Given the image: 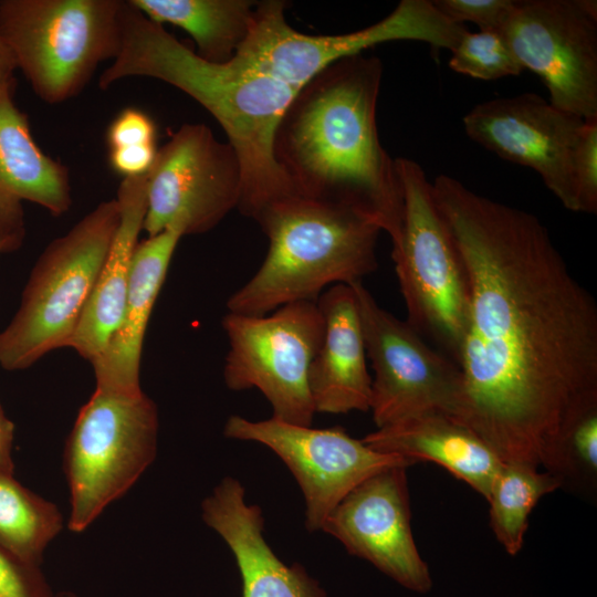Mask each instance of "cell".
Instances as JSON below:
<instances>
[{"mask_svg":"<svg viewBox=\"0 0 597 597\" xmlns=\"http://www.w3.org/2000/svg\"><path fill=\"white\" fill-rule=\"evenodd\" d=\"M434 8L449 21L471 22L479 31L499 32L514 9V0H432Z\"/></svg>","mask_w":597,"mask_h":597,"instance_id":"29","label":"cell"},{"mask_svg":"<svg viewBox=\"0 0 597 597\" xmlns=\"http://www.w3.org/2000/svg\"><path fill=\"white\" fill-rule=\"evenodd\" d=\"M561 488L593 495L597 485V411L579 418L566 433L549 471Z\"/></svg>","mask_w":597,"mask_h":597,"instance_id":"26","label":"cell"},{"mask_svg":"<svg viewBox=\"0 0 597 597\" xmlns=\"http://www.w3.org/2000/svg\"><path fill=\"white\" fill-rule=\"evenodd\" d=\"M14 439V425L6 416L0 404V471L13 473L14 464L12 448Z\"/></svg>","mask_w":597,"mask_h":597,"instance_id":"33","label":"cell"},{"mask_svg":"<svg viewBox=\"0 0 597 597\" xmlns=\"http://www.w3.org/2000/svg\"><path fill=\"white\" fill-rule=\"evenodd\" d=\"M407 469L388 468L363 481L331 511L321 530L404 587L427 593L432 579L411 532Z\"/></svg>","mask_w":597,"mask_h":597,"instance_id":"16","label":"cell"},{"mask_svg":"<svg viewBox=\"0 0 597 597\" xmlns=\"http://www.w3.org/2000/svg\"><path fill=\"white\" fill-rule=\"evenodd\" d=\"M324 335L308 373L316 412L369 410L371 377L357 298L350 284H335L318 297Z\"/></svg>","mask_w":597,"mask_h":597,"instance_id":"19","label":"cell"},{"mask_svg":"<svg viewBox=\"0 0 597 597\" xmlns=\"http://www.w3.org/2000/svg\"><path fill=\"white\" fill-rule=\"evenodd\" d=\"M584 122L535 93L479 103L463 117L472 140L505 160L532 168L574 212V155Z\"/></svg>","mask_w":597,"mask_h":597,"instance_id":"15","label":"cell"},{"mask_svg":"<svg viewBox=\"0 0 597 597\" xmlns=\"http://www.w3.org/2000/svg\"><path fill=\"white\" fill-rule=\"evenodd\" d=\"M182 237L176 229H166L138 242L119 325L104 352L91 362L97 389L122 395L143 392L139 367L144 337L170 261Z\"/></svg>","mask_w":597,"mask_h":597,"instance_id":"20","label":"cell"},{"mask_svg":"<svg viewBox=\"0 0 597 597\" xmlns=\"http://www.w3.org/2000/svg\"><path fill=\"white\" fill-rule=\"evenodd\" d=\"M431 188L470 290L454 418L502 462L549 472L597 411V304L535 214L448 175Z\"/></svg>","mask_w":597,"mask_h":597,"instance_id":"1","label":"cell"},{"mask_svg":"<svg viewBox=\"0 0 597 597\" xmlns=\"http://www.w3.org/2000/svg\"><path fill=\"white\" fill-rule=\"evenodd\" d=\"M54 597H77V596L71 591H62V593L56 594Z\"/></svg>","mask_w":597,"mask_h":597,"instance_id":"36","label":"cell"},{"mask_svg":"<svg viewBox=\"0 0 597 597\" xmlns=\"http://www.w3.org/2000/svg\"><path fill=\"white\" fill-rule=\"evenodd\" d=\"M157 436V407L144 392L95 389L81 408L64 449L71 531H85L130 489L154 461Z\"/></svg>","mask_w":597,"mask_h":597,"instance_id":"8","label":"cell"},{"mask_svg":"<svg viewBox=\"0 0 597 597\" xmlns=\"http://www.w3.org/2000/svg\"><path fill=\"white\" fill-rule=\"evenodd\" d=\"M15 70L17 64L13 54L0 35V87L14 81L13 73Z\"/></svg>","mask_w":597,"mask_h":597,"instance_id":"34","label":"cell"},{"mask_svg":"<svg viewBox=\"0 0 597 597\" xmlns=\"http://www.w3.org/2000/svg\"><path fill=\"white\" fill-rule=\"evenodd\" d=\"M350 285L374 369L369 410L377 428L431 410L454 417L462 388L459 366L383 308L362 281Z\"/></svg>","mask_w":597,"mask_h":597,"instance_id":"12","label":"cell"},{"mask_svg":"<svg viewBox=\"0 0 597 597\" xmlns=\"http://www.w3.org/2000/svg\"><path fill=\"white\" fill-rule=\"evenodd\" d=\"M561 486L559 480L545 470L503 462L486 501L491 528L506 553L514 556L523 548L533 509L543 496Z\"/></svg>","mask_w":597,"mask_h":597,"instance_id":"24","label":"cell"},{"mask_svg":"<svg viewBox=\"0 0 597 597\" xmlns=\"http://www.w3.org/2000/svg\"><path fill=\"white\" fill-rule=\"evenodd\" d=\"M153 118L137 108L123 109L109 124L106 140L109 149L156 144Z\"/></svg>","mask_w":597,"mask_h":597,"instance_id":"31","label":"cell"},{"mask_svg":"<svg viewBox=\"0 0 597 597\" xmlns=\"http://www.w3.org/2000/svg\"><path fill=\"white\" fill-rule=\"evenodd\" d=\"M157 149L156 144L109 149L111 168L124 178L147 175L155 161Z\"/></svg>","mask_w":597,"mask_h":597,"instance_id":"32","label":"cell"},{"mask_svg":"<svg viewBox=\"0 0 597 597\" xmlns=\"http://www.w3.org/2000/svg\"><path fill=\"white\" fill-rule=\"evenodd\" d=\"M239 158L205 124H184L157 149L147 174L148 237L166 229L201 234L219 224L241 199Z\"/></svg>","mask_w":597,"mask_h":597,"instance_id":"11","label":"cell"},{"mask_svg":"<svg viewBox=\"0 0 597 597\" xmlns=\"http://www.w3.org/2000/svg\"><path fill=\"white\" fill-rule=\"evenodd\" d=\"M499 33L523 66L534 72L555 107L597 117V2L516 1Z\"/></svg>","mask_w":597,"mask_h":597,"instance_id":"13","label":"cell"},{"mask_svg":"<svg viewBox=\"0 0 597 597\" xmlns=\"http://www.w3.org/2000/svg\"><path fill=\"white\" fill-rule=\"evenodd\" d=\"M10 252L6 242L0 238V253Z\"/></svg>","mask_w":597,"mask_h":597,"instance_id":"35","label":"cell"},{"mask_svg":"<svg viewBox=\"0 0 597 597\" xmlns=\"http://www.w3.org/2000/svg\"><path fill=\"white\" fill-rule=\"evenodd\" d=\"M149 20L186 31L196 54L210 63H227L247 38L256 2L249 0H129Z\"/></svg>","mask_w":597,"mask_h":597,"instance_id":"23","label":"cell"},{"mask_svg":"<svg viewBox=\"0 0 597 597\" xmlns=\"http://www.w3.org/2000/svg\"><path fill=\"white\" fill-rule=\"evenodd\" d=\"M221 324L229 342L226 386L256 388L272 407L271 418L310 427L316 411L308 373L324 335L317 301L289 303L265 315L228 312Z\"/></svg>","mask_w":597,"mask_h":597,"instance_id":"10","label":"cell"},{"mask_svg":"<svg viewBox=\"0 0 597 597\" xmlns=\"http://www.w3.org/2000/svg\"><path fill=\"white\" fill-rule=\"evenodd\" d=\"M40 565L25 562L0 545V597H54Z\"/></svg>","mask_w":597,"mask_h":597,"instance_id":"30","label":"cell"},{"mask_svg":"<svg viewBox=\"0 0 597 597\" xmlns=\"http://www.w3.org/2000/svg\"><path fill=\"white\" fill-rule=\"evenodd\" d=\"M118 226L69 347L93 362L106 348L125 306L134 252L147 211V175L124 178L117 189Z\"/></svg>","mask_w":597,"mask_h":597,"instance_id":"22","label":"cell"},{"mask_svg":"<svg viewBox=\"0 0 597 597\" xmlns=\"http://www.w3.org/2000/svg\"><path fill=\"white\" fill-rule=\"evenodd\" d=\"M269 240L253 276L227 301L230 313L265 315L300 301H317L335 284L362 281L377 266L381 231L350 207L293 195L270 205L255 220Z\"/></svg>","mask_w":597,"mask_h":597,"instance_id":"4","label":"cell"},{"mask_svg":"<svg viewBox=\"0 0 597 597\" xmlns=\"http://www.w3.org/2000/svg\"><path fill=\"white\" fill-rule=\"evenodd\" d=\"M381 77L376 56L360 53L329 64L285 109L274 156L297 195L366 213L394 247L400 238L404 198L395 159L377 130Z\"/></svg>","mask_w":597,"mask_h":597,"instance_id":"2","label":"cell"},{"mask_svg":"<svg viewBox=\"0 0 597 597\" xmlns=\"http://www.w3.org/2000/svg\"><path fill=\"white\" fill-rule=\"evenodd\" d=\"M165 82L205 107L224 130L241 167L238 209L256 218L296 195L274 156L277 125L298 91L230 60L210 63L126 0L119 53L98 78L106 90L125 77Z\"/></svg>","mask_w":597,"mask_h":597,"instance_id":"3","label":"cell"},{"mask_svg":"<svg viewBox=\"0 0 597 597\" xmlns=\"http://www.w3.org/2000/svg\"><path fill=\"white\" fill-rule=\"evenodd\" d=\"M124 0H1L0 35L35 95L77 96L119 53Z\"/></svg>","mask_w":597,"mask_h":597,"instance_id":"6","label":"cell"},{"mask_svg":"<svg viewBox=\"0 0 597 597\" xmlns=\"http://www.w3.org/2000/svg\"><path fill=\"white\" fill-rule=\"evenodd\" d=\"M362 441L373 450L434 462L465 482L485 500L503 462L470 428L452 415L425 411L377 428Z\"/></svg>","mask_w":597,"mask_h":597,"instance_id":"21","label":"cell"},{"mask_svg":"<svg viewBox=\"0 0 597 597\" xmlns=\"http://www.w3.org/2000/svg\"><path fill=\"white\" fill-rule=\"evenodd\" d=\"M286 2H256L247 38L233 62L300 91L329 64L390 41H420L451 51L463 27L449 21L429 0H402L383 20L336 35H310L285 19Z\"/></svg>","mask_w":597,"mask_h":597,"instance_id":"9","label":"cell"},{"mask_svg":"<svg viewBox=\"0 0 597 597\" xmlns=\"http://www.w3.org/2000/svg\"><path fill=\"white\" fill-rule=\"evenodd\" d=\"M118 221L117 200L103 201L45 248L15 315L0 333L2 368L25 369L48 353L69 347Z\"/></svg>","mask_w":597,"mask_h":597,"instance_id":"5","label":"cell"},{"mask_svg":"<svg viewBox=\"0 0 597 597\" xmlns=\"http://www.w3.org/2000/svg\"><path fill=\"white\" fill-rule=\"evenodd\" d=\"M14 84L0 87V238L10 252L24 238L22 201L54 216L72 205L69 169L35 143L28 116L14 103Z\"/></svg>","mask_w":597,"mask_h":597,"instance_id":"17","label":"cell"},{"mask_svg":"<svg viewBox=\"0 0 597 597\" xmlns=\"http://www.w3.org/2000/svg\"><path fill=\"white\" fill-rule=\"evenodd\" d=\"M449 66L452 71L479 80L516 76L524 69L495 31L465 32L451 50Z\"/></svg>","mask_w":597,"mask_h":597,"instance_id":"27","label":"cell"},{"mask_svg":"<svg viewBox=\"0 0 597 597\" xmlns=\"http://www.w3.org/2000/svg\"><path fill=\"white\" fill-rule=\"evenodd\" d=\"M404 210L392 260L406 305V322L458 365L470 290L462 256L432 196L421 166L395 159Z\"/></svg>","mask_w":597,"mask_h":597,"instance_id":"7","label":"cell"},{"mask_svg":"<svg viewBox=\"0 0 597 597\" xmlns=\"http://www.w3.org/2000/svg\"><path fill=\"white\" fill-rule=\"evenodd\" d=\"M577 212H597V117L585 119L574 155Z\"/></svg>","mask_w":597,"mask_h":597,"instance_id":"28","label":"cell"},{"mask_svg":"<svg viewBox=\"0 0 597 597\" xmlns=\"http://www.w3.org/2000/svg\"><path fill=\"white\" fill-rule=\"evenodd\" d=\"M201 515L233 553L242 597H327L302 565H286L274 554L263 535L262 510L245 501L238 479L223 478L202 501Z\"/></svg>","mask_w":597,"mask_h":597,"instance_id":"18","label":"cell"},{"mask_svg":"<svg viewBox=\"0 0 597 597\" xmlns=\"http://www.w3.org/2000/svg\"><path fill=\"white\" fill-rule=\"evenodd\" d=\"M62 526V514L52 502L27 489L13 473L0 471L1 546L40 565L44 549Z\"/></svg>","mask_w":597,"mask_h":597,"instance_id":"25","label":"cell"},{"mask_svg":"<svg viewBox=\"0 0 597 597\" xmlns=\"http://www.w3.org/2000/svg\"><path fill=\"white\" fill-rule=\"evenodd\" d=\"M223 433L230 439L261 443L286 464L304 495L308 532L321 531L331 511L369 476L388 468L416 464L373 450L338 427L316 429L273 418L252 421L233 415Z\"/></svg>","mask_w":597,"mask_h":597,"instance_id":"14","label":"cell"}]
</instances>
